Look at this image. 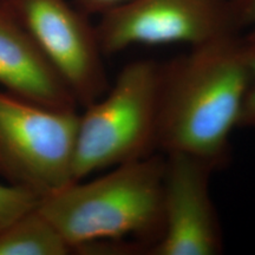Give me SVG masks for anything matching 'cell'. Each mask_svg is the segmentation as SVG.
<instances>
[{
    "label": "cell",
    "instance_id": "obj_1",
    "mask_svg": "<svg viewBox=\"0 0 255 255\" xmlns=\"http://www.w3.org/2000/svg\"><path fill=\"white\" fill-rule=\"evenodd\" d=\"M250 84L242 34L161 64L157 152L191 156L215 170L225 165Z\"/></svg>",
    "mask_w": 255,
    "mask_h": 255
},
{
    "label": "cell",
    "instance_id": "obj_2",
    "mask_svg": "<svg viewBox=\"0 0 255 255\" xmlns=\"http://www.w3.org/2000/svg\"><path fill=\"white\" fill-rule=\"evenodd\" d=\"M43 197L38 209L79 254H148L163 229L164 155L108 169Z\"/></svg>",
    "mask_w": 255,
    "mask_h": 255
},
{
    "label": "cell",
    "instance_id": "obj_3",
    "mask_svg": "<svg viewBox=\"0 0 255 255\" xmlns=\"http://www.w3.org/2000/svg\"><path fill=\"white\" fill-rule=\"evenodd\" d=\"M161 64L129 63L102 97L79 114L75 181L157 152Z\"/></svg>",
    "mask_w": 255,
    "mask_h": 255
},
{
    "label": "cell",
    "instance_id": "obj_4",
    "mask_svg": "<svg viewBox=\"0 0 255 255\" xmlns=\"http://www.w3.org/2000/svg\"><path fill=\"white\" fill-rule=\"evenodd\" d=\"M79 114L0 90V178L40 199L75 182Z\"/></svg>",
    "mask_w": 255,
    "mask_h": 255
},
{
    "label": "cell",
    "instance_id": "obj_5",
    "mask_svg": "<svg viewBox=\"0 0 255 255\" xmlns=\"http://www.w3.org/2000/svg\"><path fill=\"white\" fill-rule=\"evenodd\" d=\"M96 32L104 56L133 45L196 47L242 34L232 0H131L101 15Z\"/></svg>",
    "mask_w": 255,
    "mask_h": 255
},
{
    "label": "cell",
    "instance_id": "obj_6",
    "mask_svg": "<svg viewBox=\"0 0 255 255\" xmlns=\"http://www.w3.org/2000/svg\"><path fill=\"white\" fill-rule=\"evenodd\" d=\"M15 17L64 79L78 107L109 88L96 25L70 0H5Z\"/></svg>",
    "mask_w": 255,
    "mask_h": 255
},
{
    "label": "cell",
    "instance_id": "obj_7",
    "mask_svg": "<svg viewBox=\"0 0 255 255\" xmlns=\"http://www.w3.org/2000/svg\"><path fill=\"white\" fill-rule=\"evenodd\" d=\"M214 171L191 156L164 155L163 229L148 255H218L223 251L221 226L210 195Z\"/></svg>",
    "mask_w": 255,
    "mask_h": 255
},
{
    "label": "cell",
    "instance_id": "obj_8",
    "mask_svg": "<svg viewBox=\"0 0 255 255\" xmlns=\"http://www.w3.org/2000/svg\"><path fill=\"white\" fill-rule=\"evenodd\" d=\"M0 85L11 94L53 109L78 108L66 83L5 0H0Z\"/></svg>",
    "mask_w": 255,
    "mask_h": 255
},
{
    "label": "cell",
    "instance_id": "obj_9",
    "mask_svg": "<svg viewBox=\"0 0 255 255\" xmlns=\"http://www.w3.org/2000/svg\"><path fill=\"white\" fill-rule=\"evenodd\" d=\"M71 247L55 226L36 208L0 231V255H66Z\"/></svg>",
    "mask_w": 255,
    "mask_h": 255
},
{
    "label": "cell",
    "instance_id": "obj_10",
    "mask_svg": "<svg viewBox=\"0 0 255 255\" xmlns=\"http://www.w3.org/2000/svg\"><path fill=\"white\" fill-rule=\"evenodd\" d=\"M40 200L30 190L0 181V231L20 215L36 208Z\"/></svg>",
    "mask_w": 255,
    "mask_h": 255
},
{
    "label": "cell",
    "instance_id": "obj_11",
    "mask_svg": "<svg viewBox=\"0 0 255 255\" xmlns=\"http://www.w3.org/2000/svg\"><path fill=\"white\" fill-rule=\"evenodd\" d=\"M245 57L251 71V84L245 97L239 128H246L255 131V41L244 39Z\"/></svg>",
    "mask_w": 255,
    "mask_h": 255
},
{
    "label": "cell",
    "instance_id": "obj_12",
    "mask_svg": "<svg viewBox=\"0 0 255 255\" xmlns=\"http://www.w3.org/2000/svg\"><path fill=\"white\" fill-rule=\"evenodd\" d=\"M232 9L240 31H247L244 39L255 41V0H232Z\"/></svg>",
    "mask_w": 255,
    "mask_h": 255
},
{
    "label": "cell",
    "instance_id": "obj_13",
    "mask_svg": "<svg viewBox=\"0 0 255 255\" xmlns=\"http://www.w3.org/2000/svg\"><path fill=\"white\" fill-rule=\"evenodd\" d=\"M70 1L89 17L92 14H98L101 17L113 9L128 4L131 0H70Z\"/></svg>",
    "mask_w": 255,
    "mask_h": 255
}]
</instances>
